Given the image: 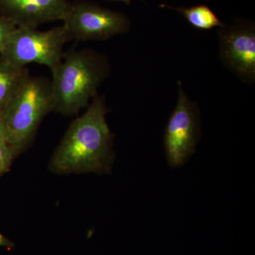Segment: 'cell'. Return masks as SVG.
<instances>
[{
	"label": "cell",
	"mask_w": 255,
	"mask_h": 255,
	"mask_svg": "<svg viewBox=\"0 0 255 255\" xmlns=\"http://www.w3.org/2000/svg\"><path fill=\"white\" fill-rule=\"evenodd\" d=\"M108 1H120V2H124L125 3V4L129 5L131 3L132 0H108Z\"/></svg>",
	"instance_id": "9a60e30c"
},
{
	"label": "cell",
	"mask_w": 255,
	"mask_h": 255,
	"mask_svg": "<svg viewBox=\"0 0 255 255\" xmlns=\"http://www.w3.org/2000/svg\"><path fill=\"white\" fill-rule=\"evenodd\" d=\"M71 4L68 0H0L4 17L17 27L37 28L49 21H64Z\"/></svg>",
	"instance_id": "ba28073f"
},
{
	"label": "cell",
	"mask_w": 255,
	"mask_h": 255,
	"mask_svg": "<svg viewBox=\"0 0 255 255\" xmlns=\"http://www.w3.org/2000/svg\"><path fill=\"white\" fill-rule=\"evenodd\" d=\"M8 144L6 141V132L5 131L0 132V146Z\"/></svg>",
	"instance_id": "5bb4252c"
},
{
	"label": "cell",
	"mask_w": 255,
	"mask_h": 255,
	"mask_svg": "<svg viewBox=\"0 0 255 255\" xmlns=\"http://www.w3.org/2000/svg\"><path fill=\"white\" fill-rule=\"evenodd\" d=\"M14 245L12 242L9 241L6 237H4L2 234L0 233V247H5V248H11Z\"/></svg>",
	"instance_id": "4fadbf2b"
},
{
	"label": "cell",
	"mask_w": 255,
	"mask_h": 255,
	"mask_svg": "<svg viewBox=\"0 0 255 255\" xmlns=\"http://www.w3.org/2000/svg\"><path fill=\"white\" fill-rule=\"evenodd\" d=\"M51 73L54 111L73 116L98 95L99 87L110 75V65L105 55L95 50H74L64 54Z\"/></svg>",
	"instance_id": "7a4b0ae2"
},
{
	"label": "cell",
	"mask_w": 255,
	"mask_h": 255,
	"mask_svg": "<svg viewBox=\"0 0 255 255\" xmlns=\"http://www.w3.org/2000/svg\"><path fill=\"white\" fill-rule=\"evenodd\" d=\"M219 58L245 83L255 81V24L237 20L218 30Z\"/></svg>",
	"instance_id": "52a82bcc"
},
{
	"label": "cell",
	"mask_w": 255,
	"mask_h": 255,
	"mask_svg": "<svg viewBox=\"0 0 255 255\" xmlns=\"http://www.w3.org/2000/svg\"><path fill=\"white\" fill-rule=\"evenodd\" d=\"M52 111L54 103L50 80L29 75L0 116L7 143L18 153L23 150L41 121Z\"/></svg>",
	"instance_id": "3957f363"
},
{
	"label": "cell",
	"mask_w": 255,
	"mask_h": 255,
	"mask_svg": "<svg viewBox=\"0 0 255 255\" xmlns=\"http://www.w3.org/2000/svg\"><path fill=\"white\" fill-rule=\"evenodd\" d=\"M70 39L77 41H106L130 30L127 15L88 1L71 4L63 21Z\"/></svg>",
	"instance_id": "8992f818"
},
{
	"label": "cell",
	"mask_w": 255,
	"mask_h": 255,
	"mask_svg": "<svg viewBox=\"0 0 255 255\" xmlns=\"http://www.w3.org/2000/svg\"><path fill=\"white\" fill-rule=\"evenodd\" d=\"M17 154V151L9 144L0 146V176L9 170L13 159Z\"/></svg>",
	"instance_id": "8fae6325"
},
{
	"label": "cell",
	"mask_w": 255,
	"mask_h": 255,
	"mask_svg": "<svg viewBox=\"0 0 255 255\" xmlns=\"http://www.w3.org/2000/svg\"><path fill=\"white\" fill-rule=\"evenodd\" d=\"M177 105L164 129L163 144L166 159L172 168L182 167L196 152L201 138V114L196 102L188 97L177 82Z\"/></svg>",
	"instance_id": "5b68a950"
},
{
	"label": "cell",
	"mask_w": 255,
	"mask_h": 255,
	"mask_svg": "<svg viewBox=\"0 0 255 255\" xmlns=\"http://www.w3.org/2000/svg\"><path fill=\"white\" fill-rule=\"evenodd\" d=\"M68 40L70 38L64 25L47 31L17 27L0 54L1 58L16 66L37 63L51 70L63 59L64 46Z\"/></svg>",
	"instance_id": "277c9868"
},
{
	"label": "cell",
	"mask_w": 255,
	"mask_h": 255,
	"mask_svg": "<svg viewBox=\"0 0 255 255\" xmlns=\"http://www.w3.org/2000/svg\"><path fill=\"white\" fill-rule=\"evenodd\" d=\"M109 110L97 95L81 117L72 122L50 162L58 174L106 173L113 162V135L107 122Z\"/></svg>",
	"instance_id": "6da1fadb"
},
{
	"label": "cell",
	"mask_w": 255,
	"mask_h": 255,
	"mask_svg": "<svg viewBox=\"0 0 255 255\" xmlns=\"http://www.w3.org/2000/svg\"><path fill=\"white\" fill-rule=\"evenodd\" d=\"M17 26L7 18H0V53Z\"/></svg>",
	"instance_id": "7c38bea8"
},
{
	"label": "cell",
	"mask_w": 255,
	"mask_h": 255,
	"mask_svg": "<svg viewBox=\"0 0 255 255\" xmlns=\"http://www.w3.org/2000/svg\"><path fill=\"white\" fill-rule=\"evenodd\" d=\"M159 7L174 10L180 13L191 26L197 29L208 31L216 27H222L226 24L206 4L194 5L190 7H174L169 5L161 4H159Z\"/></svg>",
	"instance_id": "30bf717a"
},
{
	"label": "cell",
	"mask_w": 255,
	"mask_h": 255,
	"mask_svg": "<svg viewBox=\"0 0 255 255\" xmlns=\"http://www.w3.org/2000/svg\"><path fill=\"white\" fill-rule=\"evenodd\" d=\"M29 75L25 67L16 66L0 57V116Z\"/></svg>",
	"instance_id": "9c48e42d"
}]
</instances>
